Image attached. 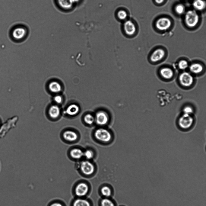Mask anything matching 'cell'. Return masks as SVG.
Here are the masks:
<instances>
[{
    "instance_id": "d6986e66",
    "label": "cell",
    "mask_w": 206,
    "mask_h": 206,
    "mask_svg": "<svg viewBox=\"0 0 206 206\" xmlns=\"http://www.w3.org/2000/svg\"><path fill=\"white\" fill-rule=\"evenodd\" d=\"M192 5L194 8L198 11L203 10L206 6L205 2L203 0H195Z\"/></svg>"
},
{
    "instance_id": "ba28073f",
    "label": "cell",
    "mask_w": 206,
    "mask_h": 206,
    "mask_svg": "<svg viewBox=\"0 0 206 206\" xmlns=\"http://www.w3.org/2000/svg\"><path fill=\"white\" fill-rule=\"evenodd\" d=\"M95 120L97 124L102 126L105 125L107 123L109 117L106 112L101 111L96 113Z\"/></svg>"
},
{
    "instance_id": "e0dca14e",
    "label": "cell",
    "mask_w": 206,
    "mask_h": 206,
    "mask_svg": "<svg viewBox=\"0 0 206 206\" xmlns=\"http://www.w3.org/2000/svg\"><path fill=\"white\" fill-rule=\"evenodd\" d=\"M70 155L73 158L78 159L81 158L84 155V152L80 149L74 148L70 151Z\"/></svg>"
},
{
    "instance_id": "7a4b0ae2",
    "label": "cell",
    "mask_w": 206,
    "mask_h": 206,
    "mask_svg": "<svg viewBox=\"0 0 206 206\" xmlns=\"http://www.w3.org/2000/svg\"><path fill=\"white\" fill-rule=\"evenodd\" d=\"M96 138L100 141L107 142L111 139L112 135L110 133L107 129L103 128H99L94 132Z\"/></svg>"
},
{
    "instance_id": "7c38bea8",
    "label": "cell",
    "mask_w": 206,
    "mask_h": 206,
    "mask_svg": "<svg viewBox=\"0 0 206 206\" xmlns=\"http://www.w3.org/2000/svg\"><path fill=\"white\" fill-rule=\"evenodd\" d=\"M192 117L188 114L183 115L179 120L180 122L179 123L180 124V126L182 127V128L188 127L192 123Z\"/></svg>"
},
{
    "instance_id": "4316f807",
    "label": "cell",
    "mask_w": 206,
    "mask_h": 206,
    "mask_svg": "<svg viewBox=\"0 0 206 206\" xmlns=\"http://www.w3.org/2000/svg\"><path fill=\"white\" fill-rule=\"evenodd\" d=\"M118 18L120 20H124L127 17L126 12L123 10H120L117 13Z\"/></svg>"
},
{
    "instance_id": "5bb4252c",
    "label": "cell",
    "mask_w": 206,
    "mask_h": 206,
    "mask_svg": "<svg viewBox=\"0 0 206 206\" xmlns=\"http://www.w3.org/2000/svg\"><path fill=\"white\" fill-rule=\"evenodd\" d=\"M79 109L78 106L75 104H72L67 107L65 112V114L69 116H73L78 113Z\"/></svg>"
},
{
    "instance_id": "5b68a950",
    "label": "cell",
    "mask_w": 206,
    "mask_h": 206,
    "mask_svg": "<svg viewBox=\"0 0 206 206\" xmlns=\"http://www.w3.org/2000/svg\"><path fill=\"white\" fill-rule=\"evenodd\" d=\"M80 169L84 174L89 175L92 174L94 172V167L91 162L85 160L81 162L80 165Z\"/></svg>"
},
{
    "instance_id": "cb8c5ba5",
    "label": "cell",
    "mask_w": 206,
    "mask_h": 206,
    "mask_svg": "<svg viewBox=\"0 0 206 206\" xmlns=\"http://www.w3.org/2000/svg\"><path fill=\"white\" fill-rule=\"evenodd\" d=\"M101 192L104 196L106 197L110 196L111 194V191L110 188L107 186L103 187L101 190Z\"/></svg>"
},
{
    "instance_id": "44dd1931",
    "label": "cell",
    "mask_w": 206,
    "mask_h": 206,
    "mask_svg": "<svg viewBox=\"0 0 206 206\" xmlns=\"http://www.w3.org/2000/svg\"><path fill=\"white\" fill-rule=\"evenodd\" d=\"M58 2L62 7L65 9L70 8L73 2L72 0H58Z\"/></svg>"
},
{
    "instance_id": "6da1fadb",
    "label": "cell",
    "mask_w": 206,
    "mask_h": 206,
    "mask_svg": "<svg viewBox=\"0 0 206 206\" xmlns=\"http://www.w3.org/2000/svg\"><path fill=\"white\" fill-rule=\"evenodd\" d=\"M199 19V16L195 10H189L185 14V23L187 26L190 27L195 26L198 23Z\"/></svg>"
},
{
    "instance_id": "d4e9b609",
    "label": "cell",
    "mask_w": 206,
    "mask_h": 206,
    "mask_svg": "<svg viewBox=\"0 0 206 206\" xmlns=\"http://www.w3.org/2000/svg\"><path fill=\"white\" fill-rule=\"evenodd\" d=\"M179 68L181 70H185L188 68L189 66L187 61L185 60H180L178 64Z\"/></svg>"
},
{
    "instance_id": "7402d4cb",
    "label": "cell",
    "mask_w": 206,
    "mask_h": 206,
    "mask_svg": "<svg viewBox=\"0 0 206 206\" xmlns=\"http://www.w3.org/2000/svg\"><path fill=\"white\" fill-rule=\"evenodd\" d=\"M175 10L177 14L182 15L183 14L185 11V7L182 4H178L175 6Z\"/></svg>"
},
{
    "instance_id": "8fae6325",
    "label": "cell",
    "mask_w": 206,
    "mask_h": 206,
    "mask_svg": "<svg viewBox=\"0 0 206 206\" xmlns=\"http://www.w3.org/2000/svg\"><path fill=\"white\" fill-rule=\"evenodd\" d=\"M63 137L64 139L69 141H73L77 140L78 135L74 131L67 130L65 131L63 134Z\"/></svg>"
},
{
    "instance_id": "9a60e30c",
    "label": "cell",
    "mask_w": 206,
    "mask_h": 206,
    "mask_svg": "<svg viewBox=\"0 0 206 206\" xmlns=\"http://www.w3.org/2000/svg\"><path fill=\"white\" fill-rule=\"evenodd\" d=\"M48 113L51 118L55 119L57 118L60 114V109L57 105H52L49 108Z\"/></svg>"
},
{
    "instance_id": "8992f818",
    "label": "cell",
    "mask_w": 206,
    "mask_h": 206,
    "mask_svg": "<svg viewBox=\"0 0 206 206\" xmlns=\"http://www.w3.org/2000/svg\"><path fill=\"white\" fill-rule=\"evenodd\" d=\"M87 185L84 182H80L77 184L74 188V192L75 195L81 197L85 196L88 191Z\"/></svg>"
},
{
    "instance_id": "603a6c76",
    "label": "cell",
    "mask_w": 206,
    "mask_h": 206,
    "mask_svg": "<svg viewBox=\"0 0 206 206\" xmlns=\"http://www.w3.org/2000/svg\"><path fill=\"white\" fill-rule=\"evenodd\" d=\"M84 122L89 125L93 124L95 121L94 117L90 114H86L84 117Z\"/></svg>"
},
{
    "instance_id": "f1b7e54d",
    "label": "cell",
    "mask_w": 206,
    "mask_h": 206,
    "mask_svg": "<svg viewBox=\"0 0 206 206\" xmlns=\"http://www.w3.org/2000/svg\"><path fill=\"white\" fill-rule=\"evenodd\" d=\"M49 206H64L60 201H54L52 202Z\"/></svg>"
},
{
    "instance_id": "4dcf8cb0",
    "label": "cell",
    "mask_w": 206,
    "mask_h": 206,
    "mask_svg": "<svg viewBox=\"0 0 206 206\" xmlns=\"http://www.w3.org/2000/svg\"><path fill=\"white\" fill-rule=\"evenodd\" d=\"M165 0H155L156 2L158 4H161Z\"/></svg>"
},
{
    "instance_id": "d6a6232c",
    "label": "cell",
    "mask_w": 206,
    "mask_h": 206,
    "mask_svg": "<svg viewBox=\"0 0 206 206\" xmlns=\"http://www.w3.org/2000/svg\"></svg>"
},
{
    "instance_id": "ac0fdd59",
    "label": "cell",
    "mask_w": 206,
    "mask_h": 206,
    "mask_svg": "<svg viewBox=\"0 0 206 206\" xmlns=\"http://www.w3.org/2000/svg\"><path fill=\"white\" fill-rule=\"evenodd\" d=\"M72 206H90V204L87 200L78 198L73 201Z\"/></svg>"
},
{
    "instance_id": "3957f363",
    "label": "cell",
    "mask_w": 206,
    "mask_h": 206,
    "mask_svg": "<svg viewBox=\"0 0 206 206\" xmlns=\"http://www.w3.org/2000/svg\"><path fill=\"white\" fill-rule=\"evenodd\" d=\"M180 84L185 87H189L193 83L194 79L193 76L189 73L184 72L181 73L179 76Z\"/></svg>"
},
{
    "instance_id": "30bf717a",
    "label": "cell",
    "mask_w": 206,
    "mask_h": 206,
    "mask_svg": "<svg viewBox=\"0 0 206 206\" xmlns=\"http://www.w3.org/2000/svg\"><path fill=\"white\" fill-rule=\"evenodd\" d=\"M123 27L125 33L128 35H132L136 32V26L131 21L128 20L125 21L124 23Z\"/></svg>"
},
{
    "instance_id": "f546056e",
    "label": "cell",
    "mask_w": 206,
    "mask_h": 206,
    "mask_svg": "<svg viewBox=\"0 0 206 206\" xmlns=\"http://www.w3.org/2000/svg\"><path fill=\"white\" fill-rule=\"evenodd\" d=\"M54 100L57 103L60 104L62 102V98L60 95H56L54 98Z\"/></svg>"
},
{
    "instance_id": "277c9868",
    "label": "cell",
    "mask_w": 206,
    "mask_h": 206,
    "mask_svg": "<svg viewBox=\"0 0 206 206\" xmlns=\"http://www.w3.org/2000/svg\"><path fill=\"white\" fill-rule=\"evenodd\" d=\"M171 25V20L166 17L159 18L157 20L155 23L156 28L161 31L167 30L170 27Z\"/></svg>"
},
{
    "instance_id": "4fadbf2b",
    "label": "cell",
    "mask_w": 206,
    "mask_h": 206,
    "mask_svg": "<svg viewBox=\"0 0 206 206\" xmlns=\"http://www.w3.org/2000/svg\"><path fill=\"white\" fill-rule=\"evenodd\" d=\"M160 73L163 78L166 79H169L172 78L174 75L172 69L167 67L161 68L160 71Z\"/></svg>"
},
{
    "instance_id": "1f68e13d",
    "label": "cell",
    "mask_w": 206,
    "mask_h": 206,
    "mask_svg": "<svg viewBox=\"0 0 206 206\" xmlns=\"http://www.w3.org/2000/svg\"><path fill=\"white\" fill-rule=\"evenodd\" d=\"M73 2H77L79 1V0H72Z\"/></svg>"
},
{
    "instance_id": "484cf974",
    "label": "cell",
    "mask_w": 206,
    "mask_h": 206,
    "mask_svg": "<svg viewBox=\"0 0 206 206\" xmlns=\"http://www.w3.org/2000/svg\"><path fill=\"white\" fill-rule=\"evenodd\" d=\"M101 206H115L113 202L108 198L103 199L101 202Z\"/></svg>"
},
{
    "instance_id": "2e32d148",
    "label": "cell",
    "mask_w": 206,
    "mask_h": 206,
    "mask_svg": "<svg viewBox=\"0 0 206 206\" xmlns=\"http://www.w3.org/2000/svg\"><path fill=\"white\" fill-rule=\"evenodd\" d=\"M189 69L190 71L192 73L197 74L202 71L203 69V67L200 63H194L190 65Z\"/></svg>"
},
{
    "instance_id": "9c48e42d",
    "label": "cell",
    "mask_w": 206,
    "mask_h": 206,
    "mask_svg": "<svg viewBox=\"0 0 206 206\" xmlns=\"http://www.w3.org/2000/svg\"><path fill=\"white\" fill-rule=\"evenodd\" d=\"M165 52L162 48H158L153 51L151 55L150 60L151 62L156 63L161 60L165 56Z\"/></svg>"
},
{
    "instance_id": "52a82bcc",
    "label": "cell",
    "mask_w": 206,
    "mask_h": 206,
    "mask_svg": "<svg viewBox=\"0 0 206 206\" xmlns=\"http://www.w3.org/2000/svg\"><path fill=\"white\" fill-rule=\"evenodd\" d=\"M26 33V29L24 27L21 26H17L12 29L11 32V35L13 39L18 40L24 38Z\"/></svg>"
},
{
    "instance_id": "ffe728a7",
    "label": "cell",
    "mask_w": 206,
    "mask_h": 206,
    "mask_svg": "<svg viewBox=\"0 0 206 206\" xmlns=\"http://www.w3.org/2000/svg\"><path fill=\"white\" fill-rule=\"evenodd\" d=\"M49 87L51 91L54 93L59 92L61 89V87L60 84L55 81L50 82L49 84Z\"/></svg>"
},
{
    "instance_id": "83f0119b",
    "label": "cell",
    "mask_w": 206,
    "mask_h": 206,
    "mask_svg": "<svg viewBox=\"0 0 206 206\" xmlns=\"http://www.w3.org/2000/svg\"><path fill=\"white\" fill-rule=\"evenodd\" d=\"M93 156V151L90 150H87L84 152V155L86 158L88 159H90L92 158Z\"/></svg>"
}]
</instances>
